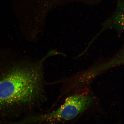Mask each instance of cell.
Listing matches in <instances>:
<instances>
[{"mask_svg": "<svg viewBox=\"0 0 124 124\" xmlns=\"http://www.w3.org/2000/svg\"><path fill=\"white\" fill-rule=\"evenodd\" d=\"M48 58L46 55L33 60L16 53L0 78V108L16 113L41 101L44 95L43 63Z\"/></svg>", "mask_w": 124, "mask_h": 124, "instance_id": "6da1fadb", "label": "cell"}, {"mask_svg": "<svg viewBox=\"0 0 124 124\" xmlns=\"http://www.w3.org/2000/svg\"><path fill=\"white\" fill-rule=\"evenodd\" d=\"M93 99L85 94H76L68 97L57 109L46 114L36 116L32 122L56 123L72 120L91 106Z\"/></svg>", "mask_w": 124, "mask_h": 124, "instance_id": "7a4b0ae2", "label": "cell"}, {"mask_svg": "<svg viewBox=\"0 0 124 124\" xmlns=\"http://www.w3.org/2000/svg\"><path fill=\"white\" fill-rule=\"evenodd\" d=\"M124 4L120 1L115 13L103 24L105 29L112 27L117 30L119 35L122 33L124 29Z\"/></svg>", "mask_w": 124, "mask_h": 124, "instance_id": "3957f363", "label": "cell"}]
</instances>
